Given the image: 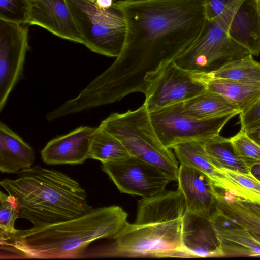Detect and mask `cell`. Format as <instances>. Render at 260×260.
<instances>
[{"label": "cell", "instance_id": "7", "mask_svg": "<svg viewBox=\"0 0 260 260\" xmlns=\"http://www.w3.org/2000/svg\"><path fill=\"white\" fill-rule=\"evenodd\" d=\"M249 54L246 49L230 38L224 28L206 19L197 38L174 61L190 72L207 74Z\"/></svg>", "mask_w": 260, "mask_h": 260}, {"label": "cell", "instance_id": "35", "mask_svg": "<svg viewBox=\"0 0 260 260\" xmlns=\"http://www.w3.org/2000/svg\"><path fill=\"white\" fill-rule=\"evenodd\" d=\"M250 172L251 174L260 181V164L251 167Z\"/></svg>", "mask_w": 260, "mask_h": 260}, {"label": "cell", "instance_id": "25", "mask_svg": "<svg viewBox=\"0 0 260 260\" xmlns=\"http://www.w3.org/2000/svg\"><path fill=\"white\" fill-rule=\"evenodd\" d=\"M129 156L128 152L117 138L102 127H98L91 145L89 158L104 163Z\"/></svg>", "mask_w": 260, "mask_h": 260}, {"label": "cell", "instance_id": "10", "mask_svg": "<svg viewBox=\"0 0 260 260\" xmlns=\"http://www.w3.org/2000/svg\"><path fill=\"white\" fill-rule=\"evenodd\" d=\"M208 90L206 82L196 73L172 61L150 84L145 95L149 112L184 102Z\"/></svg>", "mask_w": 260, "mask_h": 260}, {"label": "cell", "instance_id": "2", "mask_svg": "<svg viewBox=\"0 0 260 260\" xmlns=\"http://www.w3.org/2000/svg\"><path fill=\"white\" fill-rule=\"evenodd\" d=\"M127 213L120 206L94 209L80 217L40 228L17 230L0 239L1 249L15 258H77L103 238L113 239L124 228Z\"/></svg>", "mask_w": 260, "mask_h": 260}, {"label": "cell", "instance_id": "22", "mask_svg": "<svg viewBox=\"0 0 260 260\" xmlns=\"http://www.w3.org/2000/svg\"><path fill=\"white\" fill-rule=\"evenodd\" d=\"M202 79L206 81L208 90L221 94L235 105L241 113L248 110L260 99V83Z\"/></svg>", "mask_w": 260, "mask_h": 260}, {"label": "cell", "instance_id": "1", "mask_svg": "<svg viewBox=\"0 0 260 260\" xmlns=\"http://www.w3.org/2000/svg\"><path fill=\"white\" fill-rule=\"evenodd\" d=\"M114 5L126 22L119 55L94 79L100 95L113 103L145 94L168 63L194 42L206 19L204 0H127Z\"/></svg>", "mask_w": 260, "mask_h": 260}, {"label": "cell", "instance_id": "14", "mask_svg": "<svg viewBox=\"0 0 260 260\" xmlns=\"http://www.w3.org/2000/svg\"><path fill=\"white\" fill-rule=\"evenodd\" d=\"M182 242L190 257L223 256L210 218L186 211L182 219Z\"/></svg>", "mask_w": 260, "mask_h": 260}, {"label": "cell", "instance_id": "3", "mask_svg": "<svg viewBox=\"0 0 260 260\" xmlns=\"http://www.w3.org/2000/svg\"><path fill=\"white\" fill-rule=\"evenodd\" d=\"M1 186L16 199L18 218L33 228L73 219L94 210L85 190L67 175L36 166L17 173L15 179H4Z\"/></svg>", "mask_w": 260, "mask_h": 260}, {"label": "cell", "instance_id": "23", "mask_svg": "<svg viewBox=\"0 0 260 260\" xmlns=\"http://www.w3.org/2000/svg\"><path fill=\"white\" fill-rule=\"evenodd\" d=\"M252 56L249 54L207 74H197L203 79H220L241 82L259 83L260 62L255 60Z\"/></svg>", "mask_w": 260, "mask_h": 260}, {"label": "cell", "instance_id": "17", "mask_svg": "<svg viewBox=\"0 0 260 260\" xmlns=\"http://www.w3.org/2000/svg\"><path fill=\"white\" fill-rule=\"evenodd\" d=\"M227 32L252 55L260 54V15L255 0H244L232 18Z\"/></svg>", "mask_w": 260, "mask_h": 260}, {"label": "cell", "instance_id": "18", "mask_svg": "<svg viewBox=\"0 0 260 260\" xmlns=\"http://www.w3.org/2000/svg\"><path fill=\"white\" fill-rule=\"evenodd\" d=\"M172 149L180 164L202 172L211 179L215 187L229 191L241 197L238 188L214 166L204 147L203 141L181 143Z\"/></svg>", "mask_w": 260, "mask_h": 260}, {"label": "cell", "instance_id": "20", "mask_svg": "<svg viewBox=\"0 0 260 260\" xmlns=\"http://www.w3.org/2000/svg\"><path fill=\"white\" fill-rule=\"evenodd\" d=\"M215 209L226 219L246 229L260 242V216L241 204L238 196L215 187Z\"/></svg>", "mask_w": 260, "mask_h": 260}, {"label": "cell", "instance_id": "29", "mask_svg": "<svg viewBox=\"0 0 260 260\" xmlns=\"http://www.w3.org/2000/svg\"><path fill=\"white\" fill-rule=\"evenodd\" d=\"M18 207L12 195L0 192V239L16 231L14 224L18 218Z\"/></svg>", "mask_w": 260, "mask_h": 260}, {"label": "cell", "instance_id": "28", "mask_svg": "<svg viewBox=\"0 0 260 260\" xmlns=\"http://www.w3.org/2000/svg\"><path fill=\"white\" fill-rule=\"evenodd\" d=\"M219 170L238 188L242 198L260 204V181L251 173H242L225 169Z\"/></svg>", "mask_w": 260, "mask_h": 260}, {"label": "cell", "instance_id": "9", "mask_svg": "<svg viewBox=\"0 0 260 260\" xmlns=\"http://www.w3.org/2000/svg\"><path fill=\"white\" fill-rule=\"evenodd\" d=\"M102 164L103 171L121 193L151 197L164 192L174 181L159 168L131 155Z\"/></svg>", "mask_w": 260, "mask_h": 260}, {"label": "cell", "instance_id": "33", "mask_svg": "<svg viewBox=\"0 0 260 260\" xmlns=\"http://www.w3.org/2000/svg\"><path fill=\"white\" fill-rule=\"evenodd\" d=\"M244 131L249 137L260 146V125Z\"/></svg>", "mask_w": 260, "mask_h": 260}, {"label": "cell", "instance_id": "24", "mask_svg": "<svg viewBox=\"0 0 260 260\" xmlns=\"http://www.w3.org/2000/svg\"><path fill=\"white\" fill-rule=\"evenodd\" d=\"M203 142L207 154L217 169L251 173L250 169L236 157L230 138L218 135Z\"/></svg>", "mask_w": 260, "mask_h": 260}, {"label": "cell", "instance_id": "6", "mask_svg": "<svg viewBox=\"0 0 260 260\" xmlns=\"http://www.w3.org/2000/svg\"><path fill=\"white\" fill-rule=\"evenodd\" d=\"M84 45L95 53L117 57L126 38V24L120 10L114 5L100 7L95 0H66Z\"/></svg>", "mask_w": 260, "mask_h": 260}, {"label": "cell", "instance_id": "13", "mask_svg": "<svg viewBox=\"0 0 260 260\" xmlns=\"http://www.w3.org/2000/svg\"><path fill=\"white\" fill-rule=\"evenodd\" d=\"M98 127L80 126L49 142L41 151L44 162L49 165H78L89 158Z\"/></svg>", "mask_w": 260, "mask_h": 260}, {"label": "cell", "instance_id": "11", "mask_svg": "<svg viewBox=\"0 0 260 260\" xmlns=\"http://www.w3.org/2000/svg\"><path fill=\"white\" fill-rule=\"evenodd\" d=\"M29 49L26 24L0 19V111L10 92L23 76L26 53Z\"/></svg>", "mask_w": 260, "mask_h": 260}, {"label": "cell", "instance_id": "12", "mask_svg": "<svg viewBox=\"0 0 260 260\" xmlns=\"http://www.w3.org/2000/svg\"><path fill=\"white\" fill-rule=\"evenodd\" d=\"M29 25H37L64 39L84 44L66 0H29Z\"/></svg>", "mask_w": 260, "mask_h": 260}, {"label": "cell", "instance_id": "21", "mask_svg": "<svg viewBox=\"0 0 260 260\" xmlns=\"http://www.w3.org/2000/svg\"><path fill=\"white\" fill-rule=\"evenodd\" d=\"M182 112L197 119H207L237 112L239 109L221 94L210 90L182 103Z\"/></svg>", "mask_w": 260, "mask_h": 260}, {"label": "cell", "instance_id": "8", "mask_svg": "<svg viewBox=\"0 0 260 260\" xmlns=\"http://www.w3.org/2000/svg\"><path fill=\"white\" fill-rule=\"evenodd\" d=\"M178 103L149 112L154 129L161 143L172 149L181 143L204 141L219 133L238 113L207 119H197L182 112Z\"/></svg>", "mask_w": 260, "mask_h": 260}, {"label": "cell", "instance_id": "4", "mask_svg": "<svg viewBox=\"0 0 260 260\" xmlns=\"http://www.w3.org/2000/svg\"><path fill=\"white\" fill-rule=\"evenodd\" d=\"M182 219L142 224L127 222L110 244L95 248L86 257H190L182 242ZM85 257V256H84Z\"/></svg>", "mask_w": 260, "mask_h": 260}, {"label": "cell", "instance_id": "26", "mask_svg": "<svg viewBox=\"0 0 260 260\" xmlns=\"http://www.w3.org/2000/svg\"><path fill=\"white\" fill-rule=\"evenodd\" d=\"M244 0H204L206 19L214 20L228 30L230 22Z\"/></svg>", "mask_w": 260, "mask_h": 260}, {"label": "cell", "instance_id": "37", "mask_svg": "<svg viewBox=\"0 0 260 260\" xmlns=\"http://www.w3.org/2000/svg\"><path fill=\"white\" fill-rule=\"evenodd\" d=\"M127 1V0H114L115 2H118V1Z\"/></svg>", "mask_w": 260, "mask_h": 260}, {"label": "cell", "instance_id": "15", "mask_svg": "<svg viewBox=\"0 0 260 260\" xmlns=\"http://www.w3.org/2000/svg\"><path fill=\"white\" fill-rule=\"evenodd\" d=\"M177 181L186 211L210 218L215 208V187L211 179L197 169L180 164Z\"/></svg>", "mask_w": 260, "mask_h": 260}, {"label": "cell", "instance_id": "36", "mask_svg": "<svg viewBox=\"0 0 260 260\" xmlns=\"http://www.w3.org/2000/svg\"><path fill=\"white\" fill-rule=\"evenodd\" d=\"M257 11L260 15V0H255Z\"/></svg>", "mask_w": 260, "mask_h": 260}, {"label": "cell", "instance_id": "16", "mask_svg": "<svg viewBox=\"0 0 260 260\" xmlns=\"http://www.w3.org/2000/svg\"><path fill=\"white\" fill-rule=\"evenodd\" d=\"M210 220L220 240L223 256H260V242L246 229L215 209Z\"/></svg>", "mask_w": 260, "mask_h": 260}, {"label": "cell", "instance_id": "5", "mask_svg": "<svg viewBox=\"0 0 260 260\" xmlns=\"http://www.w3.org/2000/svg\"><path fill=\"white\" fill-rule=\"evenodd\" d=\"M99 126L117 138L130 155L159 168L177 181L178 161L171 149L159 140L144 103L135 110L112 113Z\"/></svg>", "mask_w": 260, "mask_h": 260}, {"label": "cell", "instance_id": "32", "mask_svg": "<svg viewBox=\"0 0 260 260\" xmlns=\"http://www.w3.org/2000/svg\"><path fill=\"white\" fill-rule=\"evenodd\" d=\"M238 198L240 202L244 206L260 216V204L250 202L239 197H238Z\"/></svg>", "mask_w": 260, "mask_h": 260}, {"label": "cell", "instance_id": "19", "mask_svg": "<svg viewBox=\"0 0 260 260\" xmlns=\"http://www.w3.org/2000/svg\"><path fill=\"white\" fill-rule=\"evenodd\" d=\"M35 161L32 148L5 123H0V171L17 173L31 168Z\"/></svg>", "mask_w": 260, "mask_h": 260}, {"label": "cell", "instance_id": "34", "mask_svg": "<svg viewBox=\"0 0 260 260\" xmlns=\"http://www.w3.org/2000/svg\"><path fill=\"white\" fill-rule=\"evenodd\" d=\"M98 5L101 8H108L112 7L114 3V0H95Z\"/></svg>", "mask_w": 260, "mask_h": 260}, {"label": "cell", "instance_id": "30", "mask_svg": "<svg viewBox=\"0 0 260 260\" xmlns=\"http://www.w3.org/2000/svg\"><path fill=\"white\" fill-rule=\"evenodd\" d=\"M30 17L29 0H0V19L28 24Z\"/></svg>", "mask_w": 260, "mask_h": 260}, {"label": "cell", "instance_id": "27", "mask_svg": "<svg viewBox=\"0 0 260 260\" xmlns=\"http://www.w3.org/2000/svg\"><path fill=\"white\" fill-rule=\"evenodd\" d=\"M230 139L236 157L250 170L253 166L260 164V146L244 131L240 129Z\"/></svg>", "mask_w": 260, "mask_h": 260}, {"label": "cell", "instance_id": "31", "mask_svg": "<svg viewBox=\"0 0 260 260\" xmlns=\"http://www.w3.org/2000/svg\"><path fill=\"white\" fill-rule=\"evenodd\" d=\"M239 114L241 129L246 131L260 125V99L250 108Z\"/></svg>", "mask_w": 260, "mask_h": 260}]
</instances>
